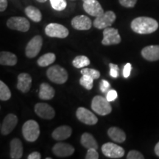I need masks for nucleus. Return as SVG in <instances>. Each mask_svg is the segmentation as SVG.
<instances>
[{"label":"nucleus","mask_w":159,"mask_h":159,"mask_svg":"<svg viewBox=\"0 0 159 159\" xmlns=\"http://www.w3.org/2000/svg\"><path fill=\"white\" fill-rule=\"evenodd\" d=\"M116 16L114 12L108 11L105 12L103 14L99 16L96 17L94 22H93V25L97 29L103 30L111 27L113 25V23L116 21Z\"/></svg>","instance_id":"5"},{"label":"nucleus","mask_w":159,"mask_h":159,"mask_svg":"<svg viewBox=\"0 0 159 159\" xmlns=\"http://www.w3.org/2000/svg\"><path fill=\"white\" fill-rule=\"evenodd\" d=\"M55 59H56V56L54 53L49 52L40 57L38 60L37 63L41 67H47L52 64L55 61Z\"/></svg>","instance_id":"26"},{"label":"nucleus","mask_w":159,"mask_h":159,"mask_svg":"<svg viewBox=\"0 0 159 159\" xmlns=\"http://www.w3.org/2000/svg\"><path fill=\"white\" fill-rule=\"evenodd\" d=\"M71 26L77 30H88L91 29L92 22L90 18L85 15H80L73 18L71 20Z\"/></svg>","instance_id":"15"},{"label":"nucleus","mask_w":159,"mask_h":159,"mask_svg":"<svg viewBox=\"0 0 159 159\" xmlns=\"http://www.w3.org/2000/svg\"><path fill=\"white\" fill-rule=\"evenodd\" d=\"M122 41L119 30L114 27H108L103 30V39L102 44L105 46L119 44Z\"/></svg>","instance_id":"9"},{"label":"nucleus","mask_w":159,"mask_h":159,"mask_svg":"<svg viewBox=\"0 0 159 159\" xmlns=\"http://www.w3.org/2000/svg\"><path fill=\"white\" fill-rule=\"evenodd\" d=\"M83 9L88 14L91 16L97 17L105 13L100 3L97 0H88L83 2Z\"/></svg>","instance_id":"13"},{"label":"nucleus","mask_w":159,"mask_h":159,"mask_svg":"<svg viewBox=\"0 0 159 159\" xmlns=\"http://www.w3.org/2000/svg\"><path fill=\"white\" fill-rule=\"evenodd\" d=\"M11 97V92L7 85L3 81H0V99L7 101Z\"/></svg>","instance_id":"28"},{"label":"nucleus","mask_w":159,"mask_h":159,"mask_svg":"<svg viewBox=\"0 0 159 159\" xmlns=\"http://www.w3.org/2000/svg\"><path fill=\"white\" fill-rule=\"evenodd\" d=\"M17 63V57L10 52L2 51L0 53V64L13 66Z\"/></svg>","instance_id":"23"},{"label":"nucleus","mask_w":159,"mask_h":159,"mask_svg":"<svg viewBox=\"0 0 159 159\" xmlns=\"http://www.w3.org/2000/svg\"><path fill=\"white\" fill-rule=\"evenodd\" d=\"M45 33L51 38L65 39L69 35V32L65 26L57 23H50L45 27Z\"/></svg>","instance_id":"6"},{"label":"nucleus","mask_w":159,"mask_h":159,"mask_svg":"<svg viewBox=\"0 0 159 159\" xmlns=\"http://www.w3.org/2000/svg\"><path fill=\"white\" fill-rule=\"evenodd\" d=\"M52 150L55 156L60 157V158L70 156L75 152V148L72 145L63 142H58L55 144Z\"/></svg>","instance_id":"12"},{"label":"nucleus","mask_w":159,"mask_h":159,"mask_svg":"<svg viewBox=\"0 0 159 159\" xmlns=\"http://www.w3.org/2000/svg\"><path fill=\"white\" fill-rule=\"evenodd\" d=\"M128 159H144V156L137 150H130L127 156Z\"/></svg>","instance_id":"33"},{"label":"nucleus","mask_w":159,"mask_h":159,"mask_svg":"<svg viewBox=\"0 0 159 159\" xmlns=\"http://www.w3.org/2000/svg\"><path fill=\"white\" fill-rule=\"evenodd\" d=\"M7 7V0H0V11H5Z\"/></svg>","instance_id":"40"},{"label":"nucleus","mask_w":159,"mask_h":159,"mask_svg":"<svg viewBox=\"0 0 159 159\" xmlns=\"http://www.w3.org/2000/svg\"><path fill=\"white\" fill-rule=\"evenodd\" d=\"M43 45V39L41 35H35L27 44L25 55L29 58L36 57L41 51Z\"/></svg>","instance_id":"8"},{"label":"nucleus","mask_w":159,"mask_h":159,"mask_svg":"<svg viewBox=\"0 0 159 159\" xmlns=\"http://www.w3.org/2000/svg\"><path fill=\"white\" fill-rule=\"evenodd\" d=\"M36 1L39 2H41V3H43V2H46L47 1V0H36Z\"/></svg>","instance_id":"42"},{"label":"nucleus","mask_w":159,"mask_h":159,"mask_svg":"<svg viewBox=\"0 0 159 159\" xmlns=\"http://www.w3.org/2000/svg\"><path fill=\"white\" fill-rule=\"evenodd\" d=\"M32 85V77L27 73H21L18 76L17 89L23 93H27L30 90Z\"/></svg>","instance_id":"18"},{"label":"nucleus","mask_w":159,"mask_h":159,"mask_svg":"<svg viewBox=\"0 0 159 159\" xmlns=\"http://www.w3.org/2000/svg\"><path fill=\"white\" fill-rule=\"evenodd\" d=\"M102 152L105 156L110 158H120L125 155V150L114 143H105L102 146Z\"/></svg>","instance_id":"7"},{"label":"nucleus","mask_w":159,"mask_h":159,"mask_svg":"<svg viewBox=\"0 0 159 159\" xmlns=\"http://www.w3.org/2000/svg\"><path fill=\"white\" fill-rule=\"evenodd\" d=\"M108 135L113 141L116 143H123L126 139V135L122 129L117 127H111L108 129Z\"/></svg>","instance_id":"22"},{"label":"nucleus","mask_w":159,"mask_h":159,"mask_svg":"<svg viewBox=\"0 0 159 159\" xmlns=\"http://www.w3.org/2000/svg\"><path fill=\"white\" fill-rule=\"evenodd\" d=\"M131 69H132V66H131L130 63H126L124 69H123V77H124L125 78H128V77L130 76Z\"/></svg>","instance_id":"38"},{"label":"nucleus","mask_w":159,"mask_h":159,"mask_svg":"<svg viewBox=\"0 0 159 159\" xmlns=\"http://www.w3.org/2000/svg\"><path fill=\"white\" fill-rule=\"evenodd\" d=\"M109 67H110V75L114 78H117L119 77V68L118 65L114 64V63H109Z\"/></svg>","instance_id":"34"},{"label":"nucleus","mask_w":159,"mask_h":159,"mask_svg":"<svg viewBox=\"0 0 159 159\" xmlns=\"http://www.w3.org/2000/svg\"><path fill=\"white\" fill-rule=\"evenodd\" d=\"M55 89L50 85L47 83H41L40 85L39 97L43 100H49L55 97Z\"/></svg>","instance_id":"21"},{"label":"nucleus","mask_w":159,"mask_h":159,"mask_svg":"<svg viewBox=\"0 0 159 159\" xmlns=\"http://www.w3.org/2000/svg\"><path fill=\"white\" fill-rule=\"evenodd\" d=\"M111 85L108 81L105 80H102L100 83H99V89H100L101 92L105 93L106 91H108L110 89Z\"/></svg>","instance_id":"36"},{"label":"nucleus","mask_w":159,"mask_h":159,"mask_svg":"<svg viewBox=\"0 0 159 159\" xmlns=\"http://www.w3.org/2000/svg\"><path fill=\"white\" fill-rule=\"evenodd\" d=\"M131 29L139 34H150L158 28V23L152 18L141 16L136 18L131 21Z\"/></svg>","instance_id":"1"},{"label":"nucleus","mask_w":159,"mask_h":159,"mask_svg":"<svg viewBox=\"0 0 159 159\" xmlns=\"http://www.w3.org/2000/svg\"><path fill=\"white\" fill-rule=\"evenodd\" d=\"M35 112L43 119H52L55 115L54 108L47 103L43 102H39L35 105Z\"/></svg>","instance_id":"14"},{"label":"nucleus","mask_w":159,"mask_h":159,"mask_svg":"<svg viewBox=\"0 0 159 159\" xmlns=\"http://www.w3.org/2000/svg\"><path fill=\"white\" fill-rule=\"evenodd\" d=\"M89 64H90V60L89 59L88 57L85 56V55L76 56L72 61V65L77 69L83 68V67L87 66Z\"/></svg>","instance_id":"27"},{"label":"nucleus","mask_w":159,"mask_h":159,"mask_svg":"<svg viewBox=\"0 0 159 159\" xmlns=\"http://www.w3.org/2000/svg\"><path fill=\"white\" fill-rule=\"evenodd\" d=\"M25 11L27 16L35 22H40L42 19V14L41 11L34 6H28L26 7Z\"/></svg>","instance_id":"25"},{"label":"nucleus","mask_w":159,"mask_h":159,"mask_svg":"<svg viewBox=\"0 0 159 159\" xmlns=\"http://www.w3.org/2000/svg\"><path fill=\"white\" fill-rule=\"evenodd\" d=\"M91 107L96 114L100 116H106L112 111L110 102L102 96H95L91 101Z\"/></svg>","instance_id":"4"},{"label":"nucleus","mask_w":159,"mask_h":159,"mask_svg":"<svg viewBox=\"0 0 159 159\" xmlns=\"http://www.w3.org/2000/svg\"><path fill=\"white\" fill-rule=\"evenodd\" d=\"M155 153L157 156L159 157V142L157 143L156 147H155Z\"/></svg>","instance_id":"41"},{"label":"nucleus","mask_w":159,"mask_h":159,"mask_svg":"<svg viewBox=\"0 0 159 159\" xmlns=\"http://www.w3.org/2000/svg\"><path fill=\"white\" fill-rule=\"evenodd\" d=\"M142 56L148 61L159 60V45H150L145 47L142 50Z\"/></svg>","instance_id":"17"},{"label":"nucleus","mask_w":159,"mask_h":159,"mask_svg":"<svg viewBox=\"0 0 159 159\" xmlns=\"http://www.w3.org/2000/svg\"><path fill=\"white\" fill-rule=\"evenodd\" d=\"M83 2H85V1H88V0H83Z\"/></svg>","instance_id":"43"},{"label":"nucleus","mask_w":159,"mask_h":159,"mask_svg":"<svg viewBox=\"0 0 159 159\" xmlns=\"http://www.w3.org/2000/svg\"><path fill=\"white\" fill-rule=\"evenodd\" d=\"M80 142L81 144L86 149L94 148L97 150V148H98V144H97L96 139H94V137L92 135L89 134V133H84L82 135L80 139Z\"/></svg>","instance_id":"24"},{"label":"nucleus","mask_w":159,"mask_h":159,"mask_svg":"<svg viewBox=\"0 0 159 159\" xmlns=\"http://www.w3.org/2000/svg\"><path fill=\"white\" fill-rule=\"evenodd\" d=\"M85 158L86 159H98L99 158V153L97 152V149L90 148L88 149L87 153L85 155Z\"/></svg>","instance_id":"32"},{"label":"nucleus","mask_w":159,"mask_h":159,"mask_svg":"<svg viewBox=\"0 0 159 159\" xmlns=\"http://www.w3.org/2000/svg\"><path fill=\"white\" fill-rule=\"evenodd\" d=\"M76 116L78 120L88 125H94L98 122V119L91 111L83 107H80L76 111Z\"/></svg>","instance_id":"11"},{"label":"nucleus","mask_w":159,"mask_h":159,"mask_svg":"<svg viewBox=\"0 0 159 159\" xmlns=\"http://www.w3.org/2000/svg\"><path fill=\"white\" fill-rule=\"evenodd\" d=\"M47 76L52 83L56 84H63L68 80L69 75L63 67L59 65H55L47 69Z\"/></svg>","instance_id":"2"},{"label":"nucleus","mask_w":159,"mask_h":159,"mask_svg":"<svg viewBox=\"0 0 159 159\" xmlns=\"http://www.w3.org/2000/svg\"><path fill=\"white\" fill-rule=\"evenodd\" d=\"M7 26L8 28L13 30L27 32L30 27V24L25 17L13 16L7 20Z\"/></svg>","instance_id":"10"},{"label":"nucleus","mask_w":159,"mask_h":159,"mask_svg":"<svg viewBox=\"0 0 159 159\" xmlns=\"http://www.w3.org/2000/svg\"><path fill=\"white\" fill-rule=\"evenodd\" d=\"M22 134L26 141L29 142H34L40 136V127L36 121H27L22 127Z\"/></svg>","instance_id":"3"},{"label":"nucleus","mask_w":159,"mask_h":159,"mask_svg":"<svg viewBox=\"0 0 159 159\" xmlns=\"http://www.w3.org/2000/svg\"><path fill=\"white\" fill-rule=\"evenodd\" d=\"M41 156L39 152H33L27 156V159H41Z\"/></svg>","instance_id":"39"},{"label":"nucleus","mask_w":159,"mask_h":159,"mask_svg":"<svg viewBox=\"0 0 159 159\" xmlns=\"http://www.w3.org/2000/svg\"><path fill=\"white\" fill-rule=\"evenodd\" d=\"M18 124V118L15 114H10L5 116L3 122L1 125V134L2 135H8L11 134L13 129L16 128Z\"/></svg>","instance_id":"16"},{"label":"nucleus","mask_w":159,"mask_h":159,"mask_svg":"<svg viewBox=\"0 0 159 159\" xmlns=\"http://www.w3.org/2000/svg\"><path fill=\"white\" fill-rule=\"evenodd\" d=\"M117 97H118V94H117L116 91L113 90V89L112 90H109L106 95V98L109 102H113V101H114L115 99L117 98Z\"/></svg>","instance_id":"37"},{"label":"nucleus","mask_w":159,"mask_h":159,"mask_svg":"<svg viewBox=\"0 0 159 159\" xmlns=\"http://www.w3.org/2000/svg\"><path fill=\"white\" fill-rule=\"evenodd\" d=\"M10 146H11L10 156L12 159H20L22 158L23 145L19 139L15 138L12 139Z\"/></svg>","instance_id":"19"},{"label":"nucleus","mask_w":159,"mask_h":159,"mask_svg":"<svg viewBox=\"0 0 159 159\" xmlns=\"http://www.w3.org/2000/svg\"><path fill=\"white\" fill-rule=\"evenodd\" d=\"M119 3L125 7H134L137 2V0H119Z\"/></svg>","instance_id":"35"},{"label":"nucleus","mask_w":159,"mask_h":159,"mask_svg":"<svg viewBox=\"0 0 159 159\" xmlns=\"http://www.w3.org/2000/svg\"><path fill=\"white\" fill-rule=\"evenodd\" d=\"M51 6L57 11H62L66 9L67 3L66 0H49Z\"/></svg>","instance_id":"30"},{"label":"nucleus","mask_w":159,"mask_h":159,"mask_svg":"<svg viewBox=\"0 0 159 159\" xmlns=\"http://www.w3.org/2000/svg\"><path fill=\"white\" fill-rule=\"evenodd\" d=\"M81 74L83 75H89L94 78V80L98 79L100 77V72L97 69H89V68H84L83 69H81L80 71Z\"/></svg>","instance_id":"31"},{"label":"nucleus","mask_w":159,"mask_h":159,"mask_svg":"<svg viewBox=\"0 0 159 159\" xmlns=\"http://www.w3.org/2000/svg\"><path fill=\"white\" fill-rule=\"evenodd\" d=\"M94 78L89 76V75H83L81 78L80 79V84L84 87L87 90H91L93 88V82H94Z\"/></svg>","instance_id":"29"},{"label":"nucleus","mask_w":159,"mask_h":159,"mask_svg":"<svg viewBox=\"0 0 159 159\" xmlns=\"http://www.w3.org/2000/svg\"><path fill=\"white\" fill-rule=\"evenodd\" d=\"M71 133H72V130L71 127L68 125H62L55 129L52 134V137L56 141H63L69 138Z\"/></svg>","instance_id":"20"}]
</instances>
